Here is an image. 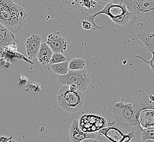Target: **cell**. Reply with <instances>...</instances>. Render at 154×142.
Returning a JSON list of instances; mask_svg holds the SVG:
<instances>
[{"label": "cell", "mask_w": 154, "mask_h": 142, "mask_svg": "<svg viewBox=\"0 0 154 142\" xmlns=\"http://www.w3.org/2000/svg\"><path fill=\"white\" fill-rule=\"evenodd\" d=\"M152 59H151L150 61H147V60H146L145 59H144V58H143V57H142V56L136 55L135 57H136V58H138V59H139L142 60L145 63L147 64V65H148L149 66V67H150V68L151 72H153L154 73V51L152 52Z\"/></svg>", "instance_id": "24"}, {"label": "cell", "mask_w": 154, "mask_h": 142, "mask_svg": "<svg viewBox=\"0 0 154 142\" xmlns=\"http://www.w3.org/2000/svg\"><path fill=\"white\" fill-rule=\"evenodd\" d=\"M82 7V14L94 15L101 11L105 5L100 3L99 0H81Z\"/></svg>", "instance_id": "14"}, {"label": "cell", "mask_w": 154, "mask_h": 142, "mask_svg": "<svg viewBox=\"0 0 154 142\" xmlns=\"http://www.w3.org/2000/svg\"><path fill=\"white\" fill-rule=\"evenodd\" d=\"M146 104L138 98L124 97L113 106V118L119 126L130 129L138 125V119L140 112L145 109Z\"/></svg>", "instance_id": "1"}, {"label": "cell", "mask_w": 154, "mask_h": 142, "mask_svg": "<svg viewBox=\"0 0 154 142\" xmlns=\"http://www.w3.org/2000/svg\"><path fill=\"white\" fill-rule=\"evenodd\" d=\"M79 122L80 128L86 133L98 132L102 128L108 126V122L105 119L94 115L81 116Z\"/></svg>", "instance_id": "7"}, {"label": "cell", "mask_w": 154, "mask_h": 142, "mask_svg": "<svg viewBox=\"0 0 154 142\" xmlns=\"http://www.w3.org/2000/svg\"><path fill=\"white\" fill-rule=\"evenodd\" d=\"M104 14L109 17L115 24L120 26L126 27L130 20L131 13L124 2L115 4L110 2L107 4L100 11L92 15L94 19L97 16Z\"/></svg>", "instance_id": "5"}, {"label": "cell", "mask_w": 154, "mask_h": 142, "mask_svg": "<svg viewBox=\"0 0 154 142\" xmlns=\"http://www.w3.org/2000/svg\"><path fill=\"white\" fill-rule=\"evenodd\" d=\"M51 68L54 73L59 75H66L69 72V62L66 61L65 62L51 65Z\"/></svg>", "instance_id": "19"}, {"label": "cell", "mask_w": 154, "mask_h": 142, "mask_svg": "<svg viewBox=\"0 0 154 142\" xmlns=\"http://www.w3.org/2000/svg\"><path fill=\"white\" fill-rule=\"evenodd\" d=\"M63 5L68 9L76 12H82L81 0H61Z\"/></svg>", "instance_id": "20"}, {"label": "cell", "mask_w": 154, "mask_h": 142, "mask_svg": "<svg viewBox=\"0 0 154 142\" xmlns=\"http://www.w3.org/2000/svg\"><path fill=\"white\" fill-rule=\"evenodd\" d=\"M114 0H99V1L100 2V3L103 4L104 5H106L107 4L110 2H112V1Z\"/></svg>", "instance_id": "30"}, {"label": "cell", "mask_w": 154, "mask_h": 142, "mask_svg": "<svg viewBox=\"0 0 154 142\" xmlns=\"http://www.w3.org/2000/svg\"><path fill=\"white\" fill-rule=\"evenodd\" d=\"M27 16L24 8L13 0H0V23L12 32L22 29Z\"/></svg>", "instance_id": "3"}, {"label": "cell", "mask_w": 154, "mask_h": 142, "mask_svg": "<svg viewBox=\"0 0 154 142\" xmlns=\"http://www.w3.org/2000/svg\"><path fill=\"white\" fill-rule=\"evenodd\" d=\"M141 139L143 142H145L148 139H153L154 140V132H148L145 131H143L141 134Z\"/></svg>", "instance_id": "25"}, {"label": "cell", "mask_w": 154, "mask_h": 142, "mask_svg": "<svg viewBox=\"0 0 154 142\" xmlns=\"http://www.w3.org/2000/svg\"><path fill=\"white\" fill-rule=\"evenodd\" d=\"M46 42L54 53H63L67 48V42L59 31L48 36Z\"/></svg>", "instance_id": "9"}, {"label": "cell", "mask_w": 154, "mask_h": 142, "mask_svg": "<svg viewBox=\"0 0 154 142\" xmlns=\"http://www.w3.org/2000/svg\"><path fill=\"white\" fill-rule=\"evenodd\" d=\"M79 21L82 23L83 29L86 31L101 29V27L98 26L95 23V19L93 18L92 15L82 14Z\"/></svg>", "instance_id": "18"}, {"label": "cell", "mask_w": 154, "mask_h": 142, "mask_svg": "<svg viewBox=\"0 0 154 142\" xmlns=\"http://www.w3.org/2000/svg\"><path fill=\"white\" fill-rule=\"evenodd\" d=\"M144 142H154V140L153 139H148Z\"/></svg>", "instance_id": "31"}, {"label": "cell", "mask_w": 154, "mask_h": 142, "mask_svg": "<svg viewBox=\"0 0 154 142\" xmlns=\"http://www.w3.org/2000/svg\"><path fill=\"white\" fill-rule=\"evenodd\" d=\"M96 138L95 133H86L80 128L78 119L73 120L69 129V138L72 142H80L84 139Z\"/></svg>", "instance_id": "11"}, {"label": "cell", "mask_w": 154, "mask_h": 142, "mask_svg": "<svg viewBox=\"0 0 154 142\" xmlns=\"http://www.w3.org/2000/svg\"><path fill=\"white\" fill-rule=\"evenodd\" d=\"M1 142H10V141L13 139V137L12 136H11L9 137H6L3 136H1Z\"/></svg>", "instance_id": "27"}, {"label": "cell", "mask_w": 154, "mask_h": 142, "mask_svg": "<svg viewBox=\"0 0 154 142\" xmlns=\"http://www.w3.org/2000/svg\"><path fill=\"white\" fill-rule=\"evenodd\" d=\"M29 81V78L26 76L24 74H21L19 77V82H18L19 86L21 87V86H26Z\"/></svg>", "instance_id": "26"}, {"label": "cell", "mask_w": 154, "mask_h": 142, "mask_svg": "<svg viewBox=\"0 0 154 142\" xmlns=\"http://www.w3.org/2000/svg\"><path fill=\"white\" fill-rule=\"evenodd\" d=\"M14 33L11 32L2 24H0V47H5L9 45H17Z\"/></svg>", "instance_id": "15"}, {"label": "cell", "mask_w": 154, "mask_h": 142, "mask_svg": "<svg viewBox=\"0 0 154 142\" xmlns=\"http://www.w3.org/2000/svg\"><path fill=\"white\" fill-rule=\"evenodd\" d=\"M91 79V74L86 69L79 71L69 69L67 74L60 75L58 77V82L60 84L68 86L73 84H76L78 90L83 92L88 88Z\"/></svg>", "instance_id": "6"}, {"label": "cell", "mask_w": 154, "mask_h": 142, "mask_svg": "<svg viewBox=\"0 0 154 142\" xmlns=\"http://www.w3.org/2000/svg\"><path fill=\"white\" fill-rule=\"evenodd\" d=\"M85 100L83 91L78 90L72 92L69 86L63 85L60 88L57 95V101L60 107L68 113L77 112L82 108Z\"/></svg>", "instance_id": "4"}, {"label": "cell", "mask_w": 154, "mask_h": 142, "mask_svg": "<svg viewBox=\"0 0 154 142\" xmlns=\"http://www.w3.org/2000/svg\"><path fill=\"white\" fill-rule=\"evenodd\" d=\"M138 124L143 131L154 132V108L144 109L139 113Z\"/></svg>", "instance_id": "10"}, {"label": "cell", "mask_w": 154, "mask_h": 142, "mask_svg": "<svg viewBox=\"0 0 154 142\" xmlns=\"http://www.w3.org/2000/svg\"><path fill=\"white\" fill-rule=\"evenodd\" d=\"M101 142H105V141H104L103 140H102V139H101V140H100Z\"/></svg>", "instance_id": "33"}, {"label": "cell", "mask_w": 154, "mask_h": 142, "mask_svg": "<svg viewBox=\"0 0 154 142\" xmlns=\"http://www.w3.org/2000/svg\"><path fill=\"white\" fill-rule=\"evenodd\" d=\"M80 142H101L99 140L93 139V138H88V139H84Z\"/></svg>", "instance_id": "29"}, {"label": "cell", "mask_w": 154, "mask_h": 142, "mask_svg": "<svg viewBox=\"0 0 154 142\" xmlns=\"http://www.w3.org/2000/svg\"><path fill=\"white\" fill-rule=\"evenodd\" d=\"M41 85L39 83H36L32 81H29L26 85V91L27 92H38L41 90Z\"/></svg>", "instance_id": "23"}, {"label": "cell", "mask_w": 154, "mask_h": 142, "mask_svg": "<svg viewBox=\"0 0 154 142\" xmlns=\"http://www.w3.org/2000/svg\"><path fill=\"white\" fill-rule=\"evenodd\" d=\"M100 136H103L110 142H131L136 137L134 130L127 134H124L117 128L113 127H104L98 132Z\"/></svg>", "instance_id": "8"}, {"label": "cell", "mask_w": 154, "mask_h": 142, "mask_svg": "<svg viewBox=\"0 0 154 142\" xmlns=\"http://www.w3.org/2000/svg\"><path fill=\"white\" fill-rule=\"evenodd\" d=\"M126 5L131 13L126 28L130 31H141L154 19V0H119Z\"/></svg>", "instance_id": "2"}, {"label": "cell", "mask_w": 154, "mask_h": 142, "mask_svg": "<svg viewBox=\"0 0 154 142\" xmlns=\"http://www.w3.org/2000/svg\"><path fill=\"white\" fill-rule=\"evenodd\" d=\"M67 61V59L62 53H54L53 56L50 61V64H56L59 63L65 62Z\"/></svg>", "instance_id": "22"}, {"label": "cell", "mask_w": 154, "mask_h": 142, "mask_svg": "<svg viewBox=\"0 0 154 142\" xmlns=\"http://www.w3.org/2000/svg\"><path fill=\"white\" fill-rule=\"evenodd\" d=\"M69 69L70 70L79 71L86 69V62L82 58H74L69 62Z\"/></svg>", "instance_id": "21"}, {"label": "cell", "mask_w": 154, "mask_h": 142, "mask_svg": "<svg viewBox=\"0 0 154 142\" xmlns=\"http://www.w3.org/2000/svg\"><path fill=\"white\" fill-rule=\"evenodd\" d=\"M10 142H17V141H16V140H14V139H12V140H11V141H10Z\"/></svg>", "instance_id": "32"}, {"label": "cell", "mask_w": 154, "mask_h": 142, "mask_svg": "<svg viewBox=\"0 0 154 142\" xmlns=\"http://www.w3.org/2000/svg\"><path fill=\"white\" fill-rule=\"evenodd\" d=\"M53 54V51L45 42L42 43L41 47L37 57L38 62L42 65L45 66L50 63Z\"/></svg>", "instance_id": "16"}, {"label": "cell", "mask_w": 154, "mask_h": 142, "mask_svg": "<svg viewBox=\"0 0 154 142\" xmlns=\"http://www.w3.org/2000/svg\"><path fill=\"white\" fill-rule=\"evenodd\" d=\"M137 37L142 42L146 51L151 53L154 51V31L148 33L140 31L137 34Z\"/></svg>", "instance_id": "17"}, {"label": "cell", "mask_w": 154, "mask_h": 142, "mask_svg": "<svg viewBox=\"0 0 154 142\" xmlns=\"http://www.w3.org/2000/svg\"><path fill=\"white\" fill-rule=\"evenodd\" d=\"M42 39L37 34H33L27 39L25 42V48L27 57L33 59L37 57L41 47Z\"/></svg>", "instance_id": "12"}, {"label": "cell", "mask_w": 154, "mask_h": 142, "mask_svg": "<svg viewBox=\"0 0 154 142\" xmlns=\"http://www.w3.org/2000/svg\"><path fill=\"white\" fill-rule=\"evenodd\" d=\"M69 90L72 92L77 91V90H78L77 85L74 84L70 85L69 86Z\"/></svg>", "instance_id": "28"}, {"label": "cell", "mask_w": 154, "mask_h": 142, "mask_svg": "<svg viewBox=\"0 0 154 142\" xmlns=\"http://www.w3.org/2000/svg\"><path fill=\"white\" fill-rule=\"evenodd\" d=\"M1 55L3 56L7 59L9 60L12 63H13L15 61V58L24 60L27 62L33 63V62L30 61V60L29 58H26V57H25L18 51L17 45H9L5 47L1 48Z\"/></svg>", "instance_id": "13"}]
</instances>
